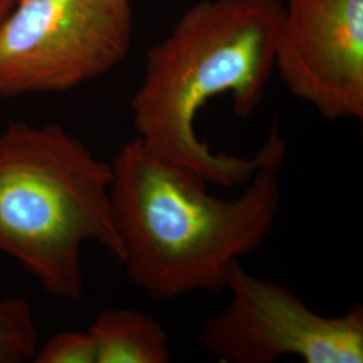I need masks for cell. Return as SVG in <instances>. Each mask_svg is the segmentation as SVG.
Segmentation results:
<instances>
[{
  "instance_id": "3957f363",
  "label": "cell",
  "mask_w": 363,
  "mask_h": 363,
  "mask_svg": "<svg viewBox=\"0 0 363 363\" xmlns=\"http://www.w3.org/2000/svg\"><path fill=\"white\" fill-rule=\"evenodd\" d=\"M112 182V163L62 127L9 123L0 133V252L50 296L77 301L85 291L84 244L124 259Z\"/></svg>"
},
{
  "instance_id": "9c48e42d",
  "label": "cell",
  "mask_w": 363,
  "mask_h": 363,
  "mask_svg": "<svg viewBox=\"0 0 363 363\" xmlns=\"http://www.w3.org/2000/svg\"><path fill=\"white\" fill-rule=\"evenodd\" d=\"M33 359L37 363H96V347L89 331H65L38 347Z\"/></svg>"
},
{
  "instance_id": "7a4b0ae2",
  "label": "cell",
  "mask_w": 363,
  "mask_h": 363,
  "mask_svg": "<svg viewBox=\"0 0 363 363\" xmlns=\"http://www.w3.org/2000/svg\"><path fill=\"white\" fill-rule=\"evenodd\" d=\"M286 156L284 144L242 194L220 199L202 178L151 155L138 138L123 144L112 162L111 196L132 284L157 300L223 291L232 265L272 233Z\"/></svg>"
},
{
  "instance_id": "6da1fadb",
  "label": "cell",
  "mask_w": 363,
  "mask_h": 363,
  "mask_svg": "<svg viewBox=\"0 0 363 363\" xmlns=\"http://www.w3.org/2000/svg\"><path fill=\"white\" fill-rule=\"evenodd\" d=\"M283 0H199L145 57L130 100L144 148L208 184L245 186L286 140L274 125L253 156L213 151L196 133L199 111L229 94L238 117L252 116L274 72V38Z\"/></svg>"
},
{
  "instance_id": "30bf717a",
  "label": "cell",
  "mask_w": 363,
  "mask_h": 363,
  "mask_svg": "<svg viewBox=\"0 0 363 363\" xmlns=\"http://www.w3.org/2000/svg\"><path fill=\"white\" fill-rule=\"evenodd\" d=\"M16 0H0V22L11 11Z\"/></svg>"
},
{
  "instance_id": "277c9868",
  "label": "cell",
  "mask_w": 363,
  "mask_h": 363,
  "mask_svg": "<svg viewBox=\"0 0 363 363\" xmlns=\"http://www.w3.org/2000/svg\"><path fill=\"white\" fill-rule=\"evenodd\" d=\"M132 0H16L0 22V97L70 91L128 55Z\"/></svg>"
},
{
  "instance_id": "52a82bcc",
  "label": "cell",
  "mask_w": 363,
  "mask_h": 363,
  "mask_svg": "<svg viewBox=\"0 0 363 363\" xmlns=\"http://www.w3.org/2000/svg\"><path fill=\"white\" fill-rule=\"evenodd\" d=\"M96 347V363H167L169 334L144 312L118 308L101 312L88 330Z\"/></svg>"
},
{
  "instance_id": "5b68a950",
  "label": "cell",
  "mask_w": 363,
  "mask_h": 363,
  "mask_svg": "<svg viewBox=\"0 0 363 363\" xmlns=\"http://www.w3.org/2000/svg\"><path fill=\"white\" fill-rule=\"evenodd\" d=\"M228 306L202 325L199 340L223 363H274L296 357L306 363H362L363 307L337 316L311 308L276 281L232 265Z\"/></svg>"
},
{
  "instance_id": "ba28073f",
  "label": "cell",
  "mask_w": 363,
  "mask_h": 363,
  "mask_svg": "<svg viewBox=\"0 0 363 363\" xmlns=\"http://www.w3.org/2000/svg\"><path fill=\"white\" fill-rule=\"evenodd\" d=\"M38 350V330L30 304L0 298V363L31 361Z\"/></svg>"
},
{
  "instance_id": "8992f818",
  "label": "cell",
  "mask_w": 363,
  "mask_h": 363,
  "mask_svg": "<svg viewBox=\"0 0 363 363\" xmlns=\"http://www.w3.org/2000/svg\"><path fill=\"white\" fill-rule=\"evenodd\" d=\"M274 70L330 121L363 118V0H286Z\"/></svg>"
}]
</instances>
